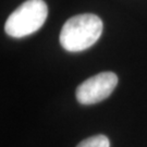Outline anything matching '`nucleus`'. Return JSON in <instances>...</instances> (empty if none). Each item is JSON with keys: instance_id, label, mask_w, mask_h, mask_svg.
I'll return each mask as SVG.
<instances>
[{"instance_id": "f03ea898", "label": "nucleus", "mask_w": 147, "mask_h": 147, "mask_svg": "<svg viewBox=\"0 0 147 147\" xmlns=\"http://www.w3.org/2000/svg\"><path fill=\"white\" fill-rule=\"evenodd\" d=\"M48 16V7L44 0H26L8 18L5 33L14 38H22L37 32Z\"/></svg>"}, {"instance_id": "7ed1b4c3", "label": "nucleus", "mask_w": 147, "mask_h": 147, "mask_svg": "<svg viewBox=\"0 0 147 147\" xmlns=\"http://www.w3.org/2000/svg\"><path fill=\"white\" fill-rule=\"evenodd\" d=\"M118 84L113 72H101L87 79L76 88V99L82 105H93L106 99Z\"/></svg>"}, {"instance_id": "f257e3e1", "label": "nucleus", "mask_w": 147, "mask_h": 147, "mask_svg": "<svg viewBox=\"0 0 147 147\" xmlns=\"http://www.w3.org/2000/svg\"><path fill=\"white\" fill-rule=\"evenodd\" d=\"M102 26V21L95 14L74 16L63 24L60 32V44L71 53L85 50L99 39Z\"/></svg>"}, {"instance_id": "20e7f679", "label": "nucleus", "mask_w": 147, "mask_h": 147, "mask_svg": "<svg viewBox=\"0 0 147 147\" xmlns=\"http://www.w3.org/2000/svg\"><path fill=\"white\" fill-rule=\"evenodd\" d=\"M76 147H110V142L106 135L98 134L82 141Z\"/></svg>"}]
</instances>
